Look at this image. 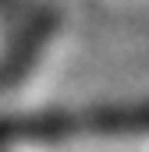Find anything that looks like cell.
Listing matches in <instances>:
<instances>
[{
	"mask_svg": "<svg viewBox=\"0 0 149 152\" xmlns=\"http://www.w3.org/2000/svg\"><path fill=\"white\" fill-rule=\"evenodd\" d=\"M82 131L92 134H142L149 131V106H131V110H96L89 117H4L0 120V145L11 142H64V138H82Z\"/></svg>",
	"mask_w": 149,
	"mask_h": 152,
	"instance_id": "obj_1",
	"label": "cell"
}]
</instances>
